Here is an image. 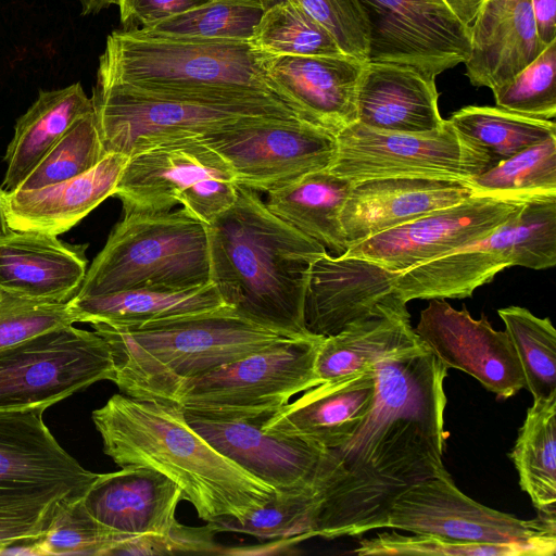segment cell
I'll use <instances>...</instances> for the list:
<instances>
[{"mask_svg":"<svg viewBox=\"0 0 556 556\" xmlns=\"http://www.w3.org/2000/svg\"><path fill=\"white\" fill-rule=\"evenodd\" d=\"M249 42L255 50L273 55L344 54L332 35L294 0H278L269 5Z\"/></svg>","mask_w":556,"mask_h":556,"instance_id":"obj_37","label":"cell"},{"mask_svg":"<svg viewBox=\"0 0 556 556\" xmlns=\"http://www.w3.org/2000/svg\"><path fill=\"white\" fill-rule=\"evenodd\" d=\"M525 203L473 194L457 204L351 243L344 254L402 273L483 238Z\"/></svg>","mask_w":556,"mask_h":556,"instance_id":"obj_16","label":"cell"},{"mask_svg":"<svg viewBox=\"0 0 556 556\" xmlns=\"http://www.w3.org/2000/svg\"><path fill=\"white\" fill-rule=\"evenodd\" d=\"M468 184L475 195L522 202L556 197V137L521 150Z\"/></svg>","mask_w":556,"mask_h":556,"instance_id":"obj_36","label":"cell"},{"mask_svg":"<svg viewBox=\"0 0 556 556\" xmlns=\"http://www.w3.org/2000/svg\"><path fill=\"white\" fill-rule=\"evenodd\" d=\"M229 163L200 137L165 141L128 156L112 197L123 212H164L176 204L211 224L237 197Z\"/></svg>","mask_w":556,"mask_h":556,"instance_id":"obj_10","label":"cell"},{"mask_svg":"<svg viewBox=\"0 0 556 556\" xmlns=\"http://www.w3.org/2000/svg\"><path fill=\"white\" fill-rule=\"evenodd\" d=\"M424 344L447 368L476 378L498 399L525 388L523 371L507 332L495 330L482 315L475 319L464 306L431 299L414 328Z\"/></svg>","mask_w":556,"mask_h":556,"instance_id":"obj_17","label":"cell"},{"mask_svg":"<svg viewBox=\"0 0 556 556\" xmlns=\"http://www.w3.org/2000/svg\"><path fill=\"white\" fill-rule=\"evenodd\" d=\"M273 414L207 416L185 412L187 422L218 453L277 491L314 480L328 448L263 428Z\"/></svg>","mask_w":556,"mask_h":556,"instance_id":"obj_18","label":"cell"},{"mask_svg":"<svg viewBox=\"0 0 556 556\" xmlns=\"http://www.w3.org/2000/svg\"><path fill=\"white\" fill-rule=\"evenodd\" d=\"M422 345L407 309L372 316L323 338L316 356V376L320 383L337 380Z\"/></svg>","mask_w":556,"mask_h":556,"instance_id":"obj_31","label":"cell"},{"mask_svg":"<svg viewBox=\"0 0 556 556\" xmlns=\"http://www.w3.org/2000/svg\"><path fill=\"white\" fill-rule=\"evenodd\" d=\"M397 276L365 258L324 253L308 273L306 329L314 336L329 337L372 316L407 309L395 290Z\"/></svg>","mask_w":556,"mask_h":556,"instance_id":"obj_19","label":"cell"},{"mask_svg":"<svg viewBox=\"0 0 556 556\" xmlns=\"http://www.w3.org/2000/svg\"><path fill=\"white\" fill-rule=\"evenodd\" d=\"M91 326L110 346L119 391L156 401L180 381L288 339L228 305L137 327Z\"/></svg>","mask_w":556,"mask_h":556,"instance_id":"obj_4","label":"cell"},{"mask_svg":"<svg viewBox=\"0 0 556 556\" xmlns=\"http://www.w3.org/2000/svg\"><path fill=\"white\" fill-rule=\"evenodd\" d=\"M536 34L543 46L556 40V0H531Z\"/></svg>","mask_w":556,"mask_h":556,"instance_id":"obj_49","label":"cell"},{"mask_svg":"<svg viewBox=\"0 0 556 556\" xmlns=\"http://www.w3.org/2000/svg\"><path fill=\"white\" fill-rule=\"evenodd\" d=\"M93 111L92 98L87 97L80 83L54 90H40L38 98L18 117L14 136L3 161L7 170L1 187L14 191L83 115Z\"/></svg>","mask_w":556,"mask_h":556,"instance_id":"obj_30","label":"cell"},{"mask_svg":"<svg viewBox=\"0 0 556 556\" xmlns=\"http://www.w3.org/2000/svg\"><path fill=\"white\" fill-rule=\"evenodd\" d=\"M212 0H115L123 30L148 27L156 22L197 9Z\"/></svg>","mask_w":556,"mask_h":556,"instance_id":"obj_48","label":"cell"},{"mask_svg":"<svg viewBox=\"0 0 556 556\" xmlns=\"http://www.w3.org/2000/svg\"><path fill=\"white\" fill-rule=\"evenodd\" d=\"M13 232L9 223L8 191L0 186V241Z\"/></svg>","mask_w":556,"mask_h":556,"instance_id":"obj_52","label":"cell"},{"mask_svg":"<svg viewBox=\"0 0 556 556\" xmlns=\"http://www.w3.org/2000/svg\"><path fill=\"white\" fill-rule=\"evenodd\" d=\"M454 16L467 28L475 22L485 0H443Z\"/></svg>","mask_w":556,"mask_h":556,"instance_id":"obj_50","label":"cell"},{"mask_svg":"<svg viewBox=\"0 0 556 556\" xmlns=\"http://www.w3.org/2000/svg\"><path fill=\"white\" fill-rule=\"evenodd\" d=\"M261 58L249 41L118 29L106 38L97 84L227 100L276 96Z\"/></svg>","mask_w":556,"mask_h":556,"instance_id":"obj_5","label":"cell"},{"mask_svg":"<svg viewBox=\"0 0 556 556\" xmlns=\"http://www.w3.org/2000/svg\"><path fill=\"white\" fill-rule=\"evenodd\" d=\"M43 410H0V488H54L84 496L99 473L55 440Z\"/></svg>","mask_w":556,"mask_h":556,"instance_id":"obj_22","label":"cell"},{"mask_svg":"<svg viewBox=\"0 0 556 556\" xmlns=\"http://www.w3.org/2000/svg\"><path fill=\"white\" fill-rule=\"evenodd\" d=\"M294 1L332 35L344 54L367 61L369 27L358 0Z\"/></svg>","mask_w":556,"mask_h":556,"instance_id":"obj_46","label":"cell"},{"mask_svg":"<svg viewBox=\"0 0 556 556\" xmlns=\"http://www.w3.org/2000/svg\"><path fill=\"white\" fill-rule=\"evenodd\" d=\"M76 323L67 303L0 293V350L48 330Z\"/></svg>","mask_w":556,"mask_h":556,"instance_id":"obj_45","label":"cell"},{"mask_svg":"<svg viewBox=\"0 0 556 556\" xmlns=\"http://www.w3.org/2000/svg\"><path fill=\"white\" fill-rule=\"evenodd\" d=\"M327 454V452H326ZM328 476L326 455L318 476L298 488L278 491L264 506L243 521L222 517L207 522L217 532H237L260 540L296 543L316 536L324 488Z\"/></svg>","mask_w":556,"mask_h":556,"instance_id":"obj_33","label":"cell"},{"mask_svg":"<svg viewBox=\"0 0 556 556\" xmlns=\"http://www.w3.org/2000/svg\"><path fill=\"white\" fill-rule=\"evenodd\" d=\"M336 137L337 152L328 170L353 184L391 177L468 182L492 167L485 153L448 119L424 132L382 130L354 122Z\"/></svg>","mask_w":556,"mask_h":556,"instance_id":"obj_13","label":"cell"},{"mask_svg":"<svg viewBox=\"0 0 556 556\" xmlns=\"http://www.w3.org/2000/svg\"><path fill=\"white\" fill-rule=\"evenodd\" d=\"M497 314L520 362L525 389L533 400L556 393V331L551 319L514 305Z\"/></svg>","mask_w":556,"mask_h":556,"instance_id":"obj_38","label":"cell"},{"mask_svg":"<svg viewBox=\"0 0 556 556\" xmlns=\"http://www.w3.org/2000/svg\"><path fill=\"white\" fill-rule=\"evenodd\" d=\"M323 338L285 339L180 381L162 401L207 416L274 414L293 395L320 383L315 363Z\"/></svg>","mask_w":556,"mask_h":556,"instance_id":"obj_9","label":"cell"},{"mask_svg":"<svg viewBox=\"0 0 556 556\" xmlns=\"http://www.w3.org/2000/svg\"><path fill=\"white\" fill-rule=\"evenodd\" d=\"M207 227L210 278L225 304L287 338H308L304 304L312 263L327 250L238 186Z\"/></svg>","mask_w":556,"mask_h":556,"instance_id":"obj_2","label":"cell"},{"mask_svg":"<svg viewBox=\"0 0 556 556\" xmlns=\"http://www.w3.org/2000/svg\"><path fill=\"white\" fill-rule=\"evenodd\" d=\"M473 195L468 182L391 177L354 182L340 220L349 244L395 228Z\"/></svg>","mask_w":556,"mask_h":556,"instance_id":"obj_21","label":"cell"},{"mask_svg":"<svg viewBox=\"0 0 556 556\" xmlns=\"http://www.w3.org/2000/svg\"><path fill=\"white\" fill-rule=\"evenodd\" d=\"M556 40L509 80L492 90L496 106L540 119L556 116Z\"/></svg>","mask_w":556,"mask_h":556,"instance_id":"obj_42","label":"cell"},{"mask_svg":"<svg viewBox=\"0 0 556 556\" xmlns=\"http://www.w3.org/2000/svg\"><path fill=\"white\" fill-rule=\"evenodd\" d=\"M353 182L323 169L268 192L266 207L278 218L320 243L329 254L348 251L340 214Z\"/></svg>","mask_w":556,"mask_h":556,"instance_id":"obj_32","label":"cell"},{"mask_svg":"<svg viewBox=\"0 0 556 556\" xmlns=\"http://www.w3.org/2000/svg\"><path fill=\"white\" fill-rule=\"evenodd\" d=\"M380 529L460 543L511 544L530 556H553L556 549V513L538 511L533 519H519L473 501L451 475L424 480L400 494Z\"/></svg>","mask_w":556,"mask_h":556,"instance_id":"obj_11","label":"cell"},{"mask_svg":"<svg viewBox=\"0 0 556 556\" xmlns=\"http://www.w3.org/2000/svg\"><path fill=\"white\" fill-rule=\"evenodd\" d=\"M354 553L359 556H530L526 548L517 545L460 543L415 533L403 535L394 529L391 532H379L370 539L359 540Z\"/></svg>","mask_w":556,"mask_h":556,"instance_id":"obj_44","label":"cell"},{"mask_svg":"<svg viewBox=\"0 0 556 556\" xmlns=\"http://www.w3.org/2000/svg\"><path fill=\"white\" fill-rule=\"evenodd\" d=\"M363 61L338 56H293L262 53L261 66L270 90L299 118L336 136L356 122V94Z\"/></svg>","mask_w":556,"mask_h":556,"instance_id":"obj_20","label":"cell"},{"mask_svg":"<svg viewBox=\"0 0 556 556\" xmlns=\"http://www.w3.org/2000/svg\"><path fill=\"white\" fill-rule=\"evenodd\" d=\"M374 404L342 446L327 451L329 475L316 536H355L380 529L407 489L450 473L445 447L447 368L426 346L375 365Z\"/></svg>","mask_w":556,"mask_h":556,"instance_id":"obj_1","label":"cell"},{"mask_svg":"<svg viewBox=\"0 0 556 556\" xmlns=\"http://www.w3.org/2000/svg\"><path fill=\"white\" fill-rule=\"evenodd\" d=\"M466 75L491 90L509 80L545 48L540 41L531 0H485L469 28Z\"/></svg>","mask_w":556,"mask_h":556,"instance_id":"obj_27","label":"cell"},{"mask_svg":"<svg viewBox=\"0 0 556 556\" xmlns=\"http://www.w3.org/2000/svg\"><path fill=\"white\" fill-rule=\"evenodd\" d=\"M91 98L106 153L127 156L165 141L205 137L257 117L299 118L274 96L226 100L96 84Z\"/></svg>","mask_w":556,"mask_h":556,"instance_id":"obj_7","label":"cell"},{"mask_svg":"<svg viewBox=\"0 0 556 556\" xmlns=\"http://www.w3.org/2000/svg\"><path fill=\"white\" fill-rule=\"evenodd\" d=\"M128 156L108 153L90 170L34 190L8 192L9 223L14 231L59 236L72 229L112 197Z\"/></svg>","mask_w":556,"mask_h":556,"instance_id":"obj_28","label":"cell"},{"mask_svg":"<svg viewBox=\"0 0 556 556\" xmlns=\"http://www.w3.org/2000/svg\"><path fill=\"white\" fill-rule=\"evenodd\" d=\"M510 457L536 510L556 513V393L533 400Z\"/></svg>","mask_w":556,"mask_h":556,"instance_id":"obj_34","label":"cell"},{"mask_svg":"<svg viewBox=\"0 0 556 556\" xmlns=\"http://www.w3.org/2000/svg\"><path fill=\"white\" fill-rule=\"evenodd\" d=\"M216 532L204 527H187L178 522L167 534L138 535L124 542L112 555H169V554H218Z\"/></svg>","mask_w":556,"mask_h":556,"instance_id":"obj_47","label":"cell"},{"mask_svg":"<svg viewBox=\"0 0 556 556\" xmlns=\"http://www.w3.org/2000/svg\"><path fill=\"white\" fill-rule=\"evenodd\" d=\"M83 497L68 495L58 501L39 538L43 555H112L115 548L134 538L98 521L86 508Z\"/></svg>","mask_w":556,"mask_h":556,"instance_id":"obj_40","label":"cell"},{"mask_svg":"<svg viewBox=\"0 0 556 556\" xmlns=\"http://www.w3.org/2000/svg\"><path fill=\"white\" fill-rule=\"evenodd\" d=\"M91 418L104 454L117 466L161 472L206 522L222 517L241 522L278 492L218 453L175 403L118 393Z\"/></svg>","mask_w":556,"mask_h":556,"instance_id":"obj_3","label":"cell"},{"mask_svg":"<svg viewBox=\"0 0 556 556\" xmlns=\"http://www.w3.org/2000/svg\"><path fill=\"white\" fill-rule=\"evenodd\" d=\"M106 340L67 325L0 350V410H46L91 384L114 379Z\"/></svg>","mask_w":556,"mask_h":556,"instance_id":"obj_12","label":"cell"},{"mask_svg":"<svg viewBox=\"0 0 556 556\" xmlns=\"http://www.w3.org/2000/svg\"><path fill=\"white\" fill-rule=\"evenodd\" d=\"M0 555H31V556H43V552L40 546L39 538L27 539L13 542L0 551Z\"/></svg>","mask_w":556,"mask_h":556,"instance_id":"obj_51","label":"cell"},{"mask_svg":"<svg viewBox=\"0 0 556 556\" xmlns=\"http://www.w3.org/2000/svg\"><path fill=\"white\" fill-rule=\"evenodd\" d=\"M180 488L161 472L126 466L99 473L83 501L88 511L110 529L131 535L167 534L178 523Z\"/></svg>","mask_w":556,"mask_h":556,"instance_id":"obj_23","label":"cell"},{"mask_svg":"<svg viewBox=\"0 0 556 556\" xmlns=\"http://www.w3.org/2000/svg\"><path fill=\"white\" fill-rule=\"evenodd\" d=\"M207 227L184 207L125 213L75 296L136 288L184 290L211 281Z\"/></svg>","mask_w":556,"mask_h":556,"instance_id":"obj_6","label":"cell"},{"mask_svg":"<svg viewBox=\"0 0 556 556\" xmlns=\"http://www.w3.org/2000/svg\"><path fill=\"white\" fill-rule=\"evenodd\" d=\"M200 138L238 185L267 193L329 168L337 152L333 132L300 118L257 117Z\"/></svg>","mask_w":556,"mask_h":556,"instance_id":"obj_14","label":"cell"},{"mask_svg":"<svg viewBox=\"0 0 556 556\" xmlns=\"http://www.w3.org/2000/svg\"><path fill=\"white\" fill-rule=\"evenodd\" d=\"M435 77L413 66L368 62L356 94V122L376 129L424 132L440 128Z\"/></svg>","mask_w":556,"mask_h":556,"instance_id":"obj_26","label":"cell"},{"mask_svg":"<svg viewBox=\"0 0 556 556\" xmlns=\"http://www.w3.org/2000/svg\"><path fill=\"white\" fill-rule=\"evenodd\" d=\"M377 388L376 368L326 381L274 413L263 428L325 448L345 444L369 413Z\"/></svg>","mask_w":556,"mask_h":556,"instance_id":"obj_24","label":"cell"},{"mask_svg":"<svg viewBox=\"0 0 556 556\" xmlns=\"http://www.w3.org/2000/svg\"><path fill=\"white\" fill-rule=\"evenodd\" d=\"M81 5V14H97L101 10L115 4V0H78Z\"/></svg>","mask_w":556,"mask_h":556,"instance_id":"obj_53","label":"cell"},{"mask_svg":"<svg viewBox=\"0 0 556 556\" xmlns=\"http://www.w3.org/2000/svg\"><path fill=\"white\" fill-rule=\"evenodd\" d=\"M448 121L485 153L492 167L528 147L556 137L554 119L528 117L498 106H465Z\"/></svg>","mask_w":556,"mask_h":556,"instance_id":"obj_35","label":"cell"},{"mask_svg":"<svg viewBox=\"0 0 556 556\" xmlns=\"http://www.w3.org/2000/svg\"><path fill=\"white\" fill-rule=\"evenodd\" d=\"M86 248L58 236L14 231L0 241V289L29 300L67 303L85 280Z\"/></svg>","mask_w":556,"mask_h":556,"instance_id":"obj_25","label":"cell"},{"mask_svg":"<svg viewBox=\"0 0 556 556\" xmlns=\"http://www.w3.org/2000/svg\"><path fill=\"white\" fill-rule=\"evenodd\" d=\"M75 496L54 488H0V551L7 545L40 538L59 500Z\"/></svg>","mask_w":556,"mask_h":556,"instance_id":"obj_43","label":"cell"},{"mask_svg":"<svg viewBox=\"0 0 556 556\" xmlns=\"http://www.w3.org/2000/svg\"><path fill=\"white\" fill-rule=\"evenodd\" d=\"M67 305L76 323L126 328L212 311L226 304L216 286L210 281L184 290L136 288L74 296Z\"/></svg>","mask_w":556,"mask_h":556,"instance_id":"obj_29","label":"cell"},{"mask_svg":"<svg viewBox=\"0 0 556 556\" xmlns=\"http://www.w3.org/2000/svg\"><path fill=\"white\" fill-rule=\"evenodd\" d=\"M267 8L266 0H212L141 29L184 37L249 41Z\"/></svg>","mask_w":556,"mask_h":556,"instance_id":"obj_39","label":"cell"},{"mask_svg":"<svg viewBox=\"0 0 556 556\" xmlns=\"http://www.w3.org/2000/svg\"><path fill=\"white\" fill-rule=\"evenodd\" d=\"M266 2H267V4H268V7H269V5H271L273 0H266Z\"/></svg>","mask_w":556,"mask_h":556,"instance_id":"obj_54","label":"cell"},{"mask_svg":"<svg viewBox=\"0 0 556 556\" xmlns=\"http://www.w3.org/2000/svg\"><path fill=\"white\" fill-rule=\"evenodd\" d=\"M2 292V290L0 289V293Z\"/></svg>","mask_w":556,"mask_h":556,"instance_id":"obj_55","label":"cell"},{"mask_svg":"<svg viewBox=\"0 0 556 556\" xmlns=\"http://www.w3.org/2000/svg\"><path fill=\"white\" fill-rule=\"evenodd\" d=\"M369 27L368 62L413 66L437 77L470 50L469 28L443 0H358Z\"/></svg>","mask_w":556,"mask_h":556,"instance_id":"obj_15","label":"cell"},{"mask_svg":"<svg viewBox=\"0 0 556 556\" xmlns=\"http://www.w3.org/2000/svg\"><path fill=\"white\" fill-rule=\"evenodd\" d=\"M556 265V197L535 199L483 238L402 273L395 290L415 299H463L502 269Z\"/></svg>","mask_w":556,"mask_h":556,"instance_id":"obj_8","label":"cell"},{"mask_svg":"<svg viewBox=\"0 0 556 556\" xmlns=\"http://www.w3.org/2000/svg\"><path fill=\"white\" fill-rule=\"evenodd\" d=\"M94 110L79 117L42 156L16 190H34L79 176L105 155Z\"/></svg>","mask_w":556,"mask_h":556,"instance_id":"obj_41","label":"cell"}]
</instances>
